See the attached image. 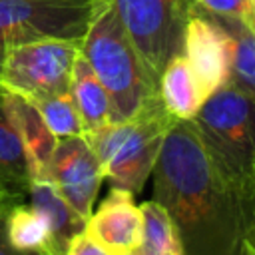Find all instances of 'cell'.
Returning a JSON list of instances; mask_svg holds the SVG:
<instances>
[{"mask_svg": "<svg viewBox=\"0 0 255 255\" xmlns=\"http://www.w3.org/2000/svg\"><path fill=\"white\" fill-rule=\"evenodd\" d=\"M96 0H0V64L4 54L38 40H76L88 32Z\"/></svg>", "mask_w": 255, "mask_h": 255, "instance_id": "5b68a950", "label": "cell"}, {"mask_svg": "<svg viewBox=\"0 0 255 255\" xmlns=\"http://www.w3.org/2000/svg\"><path fill=\"white\" fill-rule=\"evenodd\" d=\"M128 255H137V253H135V251H133V253H128Z\"/></svg>", "mask_w": 255, "mask_h": 255, "instance_id": "484cf974", "label": "cell"}, {"mask_svg": "<svg viewBox=\"0 0 255 255\" xmlns=\"http://www.w3.org/2000/svg\"><path fill=\"white\" fill-rule=\"evenodd\" d=\"M80 44L52 38L10 48L0 64V86L32 102L72 92V70Z\"/></svg>", "mask_w": 255, "mask_h": 255, "instance_id": "8992f818", "label": "cell"}, {"mask_svg": "<svg viewBox=\"0 0 255 255\" xmlns=\"http://www.w3.org/2000/svg\"><path fill=\"white\" fill-rule=\"evenodd\" d=\"M139 209L143 217V237L135 253L137 255H183V247L169 213L155 199L141 203Z\"/></svg>", "mask_w": 255, "mask_h": 255, "instance_id": "ac0fdd59", "label": "cell"}, {"mask_svg": "<svg viewBox=\"0 0 255 255\" xmlns=\"http://www.w3.org/2000/svg\"><path fill=\"white\" fill-rule=\"evenodd\" d=\"M245 255H255V249H253V245H251V239H249V243H247V253Z\"/></svg>", "mask_w": 255, "mask_h": 255, "instance_id": "cb8c5ba5", "label": "cell"}, {"mask_svg": "<svg viewBox=\"0 0 255 255\" xmlns=\"http://www.w3.org/2000/svg\"><path fill=\"white\" fill-rule=\"evenodd\" d=\"M203 92L209 98L231 78V48L229 36L217 24L213 14L201 6H193L183 34L181 52Z\"/></svg>", "mask_w": 255, "mask_h": 255, "instance_id": "9c48e42d", "label": "cell"}, {"mask_svg": "<svg viewBox=\"0 0 255 255\" xmlns=\"http://www.w3.org/2000/svg\"><path fill=\"white\" fill-rule=\"evenodd\" d=\"M251 245H253V249H255V227H253V233H251Z\"/></svg>", "mask_w": 255, "mask_h": 255, "instance_id": "d4e9b609", "label": "cell"}, {"mask_svg": "<svg viewBox=\"0 0 255 255\" xmlns=\"http://www.w3.org/2000/svg\"><path fill=\"white\" fill-rule=\"evenodd\" d=\"M26 201L48 219L54 239L66 255L68 243L72 241L74 235L84 231L86 221L66 203V199L60 195L52 179H32Z\"/></svg>", "mask_w": 255, "mask_h": 255, "instance_id": "9a60e30c", "label": "cell"}, {"mask_svg": "<svg viewBox=\"0 0 255 255\" xmlns=\"http://www.w3.org/2000/svg\"><path fill=\"white\" fill-rule=\"evenodd\" d=\"M175 122L157 94L133 116L106 124L84 137L92 145L110 187L139 193L153 173L163 139Z\"/></svg>", "mask_w": 255, "mask_h": 255, "instance_id": "277c9868", "label": "cell"}, {"mask_svg": "<svg viewBox=\"0 0 255 255\" xmlns=\"http://www.w3.org/2000/svg\"><path fill=\"white\" fill-rule=\"evenodd\" d=\"M6 241L20 253L34 255H64L58 247L48 219L38 213L28 201H18L4 211Z\"/></svg>", "mask_w": 255, "mask_h": 255, "instance_id": "7c38bea8", "label": "cell"}, {"mask_svg": "<svg viewBox=\"0 0 255 255\" xmlns=\"http://www.w3.org/2000/svg\"><path fill=\"white\" fill-rule=\"evenodd\" d=\"M34 106L38 108V112L42 114L46 126L50 128V131L58 139L74 137V135H84L82 120H80V114H78V108H76L72 92L36 100Z\"/></svg>", "mask_w": 255, "mask_h": 255, "instance_id": "d6986e66", "label": "cell"}, {"mask_svg": "<svg viewBox=\"0 0 255 255\" xmlns=\"http://www.w3.org/2000/svg\"><path fill=\"white\" fill-rule=\"evenodd\" d=\"M80 52L110 96V124L133 116L157 96V76L131 42L114 0L94 2L92 22L82 38Z\"/></svg>", "mask_w": 255, "mask_h": 255, "instance_id": "7a4b0ae2", "label": "cell"}, {"mask_svg": "<svg viewBox=\"0 0 255 255\" xmlns=\"http://www.w3.org/2000/svg\"><path fill=\"white\" fill-rule=\"evenodd\" d=\"M157 94L163 108L177 122L193 120L205 102V96L183 54L171 58L159 74Z\"/></svg>", "mask_w": 255, "mask_h": 255, "instance_id": "4fadbf2b", "label": "cell"}, {"mask_svg": "<svg viewBox=\"0 0 255 255\" xmlns=\"http://www.w3.org/2000/svg\"><path fill=\"white\" fill-rule=\"evenodd\" d=\"M193 126L219 175L255 201V96L227 82L205 98Z\"/></svg>", "mask_w": 255, "mask_h": 255, "instance_id": "3957f363", "label": "cell"}, {"mask_svg": "<svg viewBox=\"0 0 255 255\" xmlns=\"http://www.w3.org/2000/svg\"><path fill=\"white\" fill-rule=\"evenodd\" d=\"M66 255H110L104 247H100L98 243H94L84 231H80L78 235L72 237V241L66 247Z\"/></svg>", "mask_w": 255, "mask_h": 255, "instance_id": "44dd1931", "label": "cell"}, {"mask_svg": "<svg viewBox=\"0 0 255 255\" xmlns=\"http://www.w3.org/2000/svg\"><path fill=\"white\" fill-rule=\"evenodd\" d=\"M12 203H18V199H16L12 193H8L6 189H2V187H0V207L12 205Z\"/></svg>", "mask_w": 255, "mask_h": 255, "instance_id": "603a6c76", "label": "cell"}, {"mask_svg": "<svg viewBox=\"0 0 255 255\" xmlns=\"http://www.w3.org/2000/svg\"><path fill=\"white\" fill-rule=\"evenodd\" d=\"M116 10L149 70L157 76L183 52V34L195 0H114Z\"/></svg>", "mask_w": 255, "mask_h": 255, "instance_id": "52a82bcc", "label": "cell"}, {"mask_svg": "<svg viewBox=\"0 0 255 255\" xmlns=\"http://www.w3.org/2000/svg\"><path fill=\"white\" fill-rule=\"evenodd\" d=\"M195 4L215 16L239 20L255 30V0H195Z\"/></svg>", "mask_w": 255, "mask_h": 255, "instance_id": "ffe728a7", "label": "cell"}, {"mask_svg": "<svg viewBox=\"0 0 255 255\" xmlns=\"http://www.w3.org/2000/svg\"><path fill=\"white\" fill-rule=\"evenodd\" d=\"M32 175L26 161L22 139L8 116L0 86V187L12 193L18 201L28 199Z\"/></svg>", "mask_w": 255, "mask_h": 255, "instance_id": "2e32d148", "label": "cell"}, {"mask_svg": "<svg viewBox=\"0 0 255 255\" xmlns=\"http://www.w3.org/2000/svg\"><path fill=\"white\" fill-rule=\"evenodd\" d=\"M153 199L169 213L183 255H245L255 201L239 195L211 163L193 120L175 122L153 167Z\"/></svg>", "mask_w": 255, "mask_h": 255, "instance_id": "6da1fadb", "label": "cell"}, {"mask_svg": "<svg viewBox=\"0 0 255 255\" xmlns=\"http://www.w3.org/2000/svg\"><path fill=\"white\" fill-rule=\"evenodd\" d=\"M72 96L82 120L84 133L96 131L102 126L110 124V96L82 52L78 54L72 70Z\"/></svg>", "mask_w": 255, "mask_h": 255, "instance_id": "5bb4252c", "label": "cell"}, {"mask_svg": "<svg viewBox=\"0 0 255 255\" xmlns=\"http://www.w3.org/2000/svg\"><path fill=\"white\" fill-rule=\"evenodd\" d=\"M84 233L110 255L133 253L143 237V217L133 201V193L110 187L100 207L86 219Z\"/></svg>", "mask_w": 255, "mask_h": 255, "instance_id": "30bf717a", "label": "cell"}, {"mask_svg": "<svg viewBox=\"0 0 255 255\" xmlns=\"http://www.w3.org/2000/svg\"><path fill=\"white\" fill-rule=\"evenodd\" d=\"M6 207H0V255H34V253H20V251H16L8 245L6 231H4V211H6Z\"/></svg>", "mask_w": 255, "mask_h": 255, "instance_id": "7402d4cb", "label": "cell"}, {"mask_svg": "<svg viewBox=\"0 0 255 255\" xmlns=\"http://www.w3.org/2000/svg\"><path fill=\"white\" fill-rule=\"evenodd\" d=\"M213 18L229 36V48H231L229 82L255 96V30L233 18H223L215 14Z\"/></svg>", "mask_w": 255, "mask_h": 255, "instance_id": "e0dca14e", "label": "cell"}, {"mask_svg": "<svg viewBox=\"0 0 255 255\" xmlns=\"http://www.w3.org/2000/svg\"><path fill=\"white\" fill-rule=\"evenodd\" d=\"M50 179L66 203L86 221L92 215L104 173L84 135L58 139L50 161Z\"/></svg>", "mask_w": 255, "mask_h": 255, "instance_id": "ba28073f", "label": "cell"}, {"mask_svg": "<svg viewBox=\"0 0 255 255\" xmlns=\"http://www.w3.org/2000/svg\"><path fill=\"white\" fill-rule=\"evenodd\" d=\"M4 106L22 139L26 161L32 179H50V161L58 143V137L46 126L42 114L28 98L2 88Z\"/></svg>", "mask_w": 255, "mask_h": 255, "instance_id": "8fae6325", "label": "cell"}]
</instances>
